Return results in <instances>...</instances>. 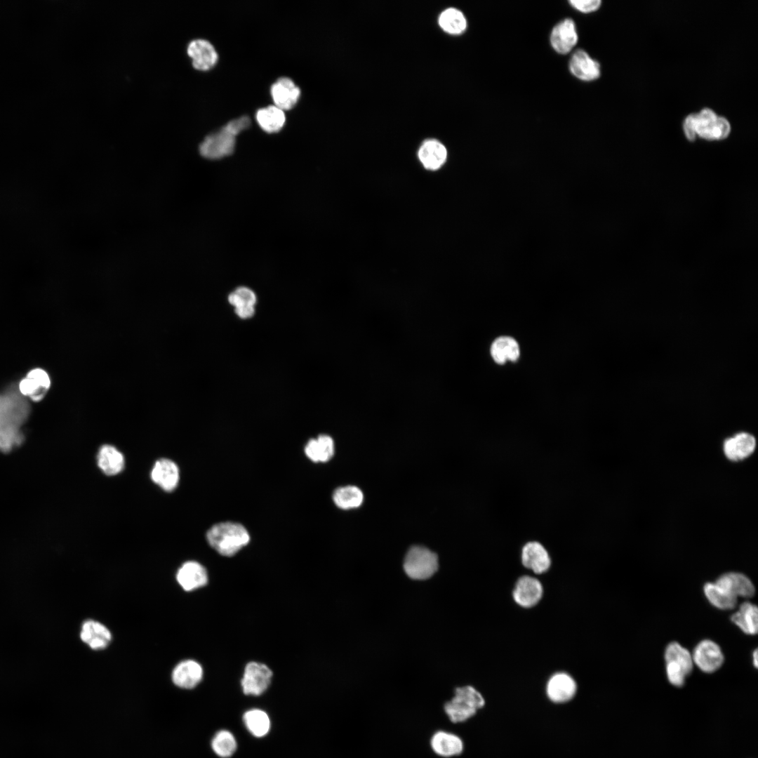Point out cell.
I'll list each match as a JSON object with an SVG mask.
<instances>
[{"label": "cell", "instance_id": "d6986e66", "mask_svg": "<svg viewBox=\"0 0 758 758\" xmlns=\"http://www.w3.org/2000/svg\"><path fill=\"white\" fill-rule=\"evenodd\" d=\"M187 51L192 58V65L197 69L208 70L218 61V55L215 48L206 39H197L191 41Z\"/></svg>", "mask_w": 758, "mask_h": 758}, {"label": "cell", "instance_id": "f1b7e54d", "mask_svg": "<svg viewBox=\"0 0 758 758\" xmlns=\"http://www.w3.org/2000/svg\"><path fill=\"white\" fill-rule=\"evenodd\" d=\"M731 621L747 634H756L758 630V610L756 605L743 602L731 617Z\"/></svg>", "mask_w": 758, "mask_h": 758}, {"label": "cell", "instance_id": "cb8c5ba5", "mask_svg": "<svg viewBox=\"0 0 758 758\" xmlns=\"http://www.w3.org/2000/svg\"><path fill=\"white\" fill-rule=\"evenodd\" d=\"M755 446L756 440L752 434L739 432L724 441V452L729 460L737 461L750 456Z\"/></svg>", "mask_w": 758, "mask_h": 758}, {"label": "cell", "instance_id": "f546056e", "mask_svg": "<svg viewBox=\"0 0 758 758\" xmlns=\"http://www.w3.org/2000/svg\"><path fill=\"white\" fill-rule=\"evenodd\" d=\"M438 23L444 32L453 35L463 34L467 27L465 15L455 7L444 9L439 15Z\"/></svg>", "mask_w": 758, "mask_h": 758}, {"label": "cell", "instance_id": "603a6c76", "mask_svg": "<svg viewBox=\"0 0 758 758\" xmlns=\"http://www.w3.org/2000/svg\"><path fill=\"white\" fill-rule=\"evenodd\" d=\"M447 154L444 144L435 139L425 140L418 151L420 163L426 169L431 171L441 168L446 162Z\"/></svg>", "mask_w": 758, "mask_h": 758}, {"label": "cell", "instance_id": "9a60e30c", "mask_svg": "<svg viewBox=\"0 0 758 758\" xmlns=\"http://www.w3.org/2000/svg\"><path fill=\"white\" fill-rule=\"evenodd\" d=\"M150 477L161 489L171 492L178 485L180 470L174 461L168 458H160L153 465Z\"/></svg>", "mask_w": 758, "mask_h": 758}, {"label": "cell", "instance_id": "4dcf8cb0", "mask_svg": "<svg viewBox=\"0 0 758 758\" xmlns=\"http://www.w3.org/2000/svg\"><path fill=\"white\" fill-rule=\"evenodd\" d=\"M256 119L265 131L272 133L282 128L285 124L286 117L284 110L275 105H270L258 109L256 113Z\"/></svg>", "mask_w": 758, "mask_h": 758}, {"label": "cell", "instance_id": "7c38bea8", "mask_svg": "<svg viewBox=\"0 0 758 758\" xmlns=\"http://www.w3.org/2000/svg\"><path fill=\"white\" fill-rule=\"evenodd\" d=\"M543 596V587L536 578L524 575L517 580L512 591L514 602L521 607L529 609L537 605Z\"/></svg>", "mask_w": 758, "mask_h": 758}, {"label": "cell", "instance_id": "ab89813d", "mask_svg": "<svg viewBox=\"0 0 758 758\" xmlns=\"http://www.w3.org/2000/svg\"><path fill=\"white\" fill-rule=\"evenodd\" d=\"M228 301H229L230 305H232V306L234 307V308H237V307L244 305L241 299L240 298L239 295L235 291L232 292L229 295Z\"/></svg>", "mask_w": 758, "mask_h": 758}, {"label": "cell", "instance_id": "ba28073f", "mask_svg": "<svg viewBox=\"0 0 758 758\" xmlns=\"http://www.w3.org/2000/svg\"><path fill=\"white\" fill-rule=\"evenodd\" d=\"M235 137L225 126L204 139L199 145V153L203 157L212 160L229 156L234 150Z\"/></svg>", "mask_w": 758, "mask_h": 758}, {"label": "cell", "instance_id": "3957f363", "mask_svg": "<svg viewBox=\"0 0 758 758\" xmlns=\"http://www.w3.org/2000/svg\"><path fill=\"white\" fill-rule=\"evenodd\" d=\"M206 540L218 554L232 557L248 544L251 537L242 524L223 521L214 524L208 530Z\"/></svg>", "mask_w": 758, "mask_h": 758}, {"label": "cell", "instance_id": "8fae6325", "mask_svg": "<svg viewBox=\"0 0 758 758\" xmlns=\"http://www.w3.org/2000/svg\"><path fill=\"white\" fill-rule=\"evenodd\" d=\"M51 378L43 368L30 370L17 385L19 392L28 400L38 402L45 397L51 387Z\"/></svg>", "mask_w": 758, "mask_h": 758}, {"label": "cell", "instance_id": "60d3db41", "mask_svg": "<svg viewBox=\"0 0 758 758\" xmlns=\"http://www.w3.org/2000/svg\"><path fill=\"white\" fill-rule=\"evenodd\" d=\"M752 656H753V663H754L755 667H757V649H755L754 651Z\"/></svg>", "mask_w": 758, "mask_h": 758}, {"label": "cell", "instance_id": "4fadbf2b", "mask_svg": "<svg viewBox=\"0 0 758 758\" xmlns=\"http://www.w3.org/2000/svg\"><path fill=\"white\" fill-rule=\"evenodd\" d=\"M568 70L575 78L585 82L595 81L601 75L599 62L581 48L572 53L568 61Z\"/></svg>", "mask_w": 758, "mask_h": 758}, {"label": "cell", "instance_id": "e0dca14e", "mask_svg": "<svg viewBox=\"0 0 758 758\" xmlns=\"http://www.w3.org/2000/svg\"><path fill=\"white\" fill-rule=\"evenodd\" d=\"M176 580L184 590L192 591L207 584L208 573L206 569L200 563L187 561L178 568Z\"/></svg>", "mask_w": 758, "mask_h": 758}, {"label": "cell", "instance_id": "277c9868", "mask_svg": "<svg viewBox=\"0 0 758 758\" xmlns=\"http://www.w3.org/2000/svg\"><path fill=\"white\" fill-rule=\"evenodd\" d=\"M485 704L483 696L473 686L457 687L453 697L444 704V712L453 724L462 723L476 714Z\"/></svg>", "mask_w": 758, "mask_h": 758}, {"label": "cell", "instance_id": "ac0fdd59", "mask_svg": "<svg viewBox=\"0 0 758 758\" xmlns=\"http://www.w3.org/2000/svg\"><path fill=\"white\" fill-rule=\"evenodd\" d=\"M577 685L573 678L566 672H557L549 679L546 691L548 698L554 703L570 700L576 694Z\"/></svg>", "mask_w": 758, "mask_h": 758}, {"label": "cell", "instance_id": "7a4b0ae2", "mask_svg": "<svg viewBox=\"0 0 758 758\" xmlns=\"http://www.w3.org/2000/svg\"><path fill=\"white\" fill-rule=\"evenodd\" d=\"M683 130L689 140H694L696 137L707 140H721L730 134L731 125L726 118L718 116L711 109L704 108L685 118Z\"/></svg>", "mask_w": 758, "mask_h": 758}, {"label": "cell", "instance_id": "2e32d148", "mask_svg": "<svg viewBox=\"0 0 758 758\" xmlns=\"http://www.w3.org/2000/svg\"><path fill=\"white\" fill-rule=\"evenodd\" d=\"M430 746L432 752L441 758L458 756L464 749L463 742L458 736L444 730H438L431 736Z\"/></svg>", "mask_w": 758, "mask_h": 758}, {"label": "cell", "instance_id": "484cf974", "mask_svg": "<svg viewBox=\"0 0 758 758\" xmlns=\"http://www.w3.org/2000/svg\"><path fill=\"white\" fill-rule=\"evenodd\" d=\"M96 459L98 467L108 476L118 474L124 470L125 465L122 453L110 444H104L100 446Z\"/></svg>", "mask_w": 758, "mask_h": 758}, {"label": "cell", "instance_id": "d6a6232c", "mask_svg": "<svg viewBox=\"0 0 758 758\" xmlns=\"http://www.w3.org/2000/svg\"><path fill=\"white\" fill-rule=\"evenodd\" d=\"M704 593L713 606L722 610L733 609L738 602L736 597L729 594L715 583H706L704 586Z\"/></svg>", "mask_w": 758, "mask_h": 758}, {"label": "cell", "instance_id": "30bf717a", "mask_svg": "<svg viewBox=\"0 0 758 758\" xmlns=\"http://www.w3.org/2000/svg\"><path fill=\"white\" fill-rule=\"evenodd\" d=\"M578 42V33L574 20L566 18L552 29L550 43L552 49L560 55L571 52Z\"/></svg>", "mask_w": 758, "mask_h": 758}, {"label": "cell", "instance_id": "8d00e7d4", "mask_svg": "<svg viewBox=\"0 0 758 758\" xmlns=\"http://www.w3.org/2000/svg\"><path fill=\"white\" fill-rule=\"evenodd\" d=\"M251 124V121L248 117L243 116L239 118L232 120L227 123L226 128L234 135H238L243 130L246 129Z\"/></svg>", "mask_w": 758, "mask_h": 758}, {"label": "cell", "instance_id": "9c48e42d", "mask_svg": "<svg viewBox=\"0 0 758 758\" xmlns=\"http://www.w3.org/2000/svg\"><path fill=\"white\" fill-rule=\"evenodd\" d=\"M272 674V670L266 665L257 662L248 663L244 668L241 681L244 693L261 695L270 686Z\"/></svg>", "mask_w": 758, "mask_h": 758}, {"label": "cell", "instance_id": "d590c367", "mask_svg": "<svg viewBox=\"0 0 758 758\" xmlns=\"http://www.w3.org/2000/svg\"><path fill=\"white\" fill-rule=\"evenodd\" d=\"M570 6L582 13H590L597 11L601 5L600 0H570Z\"/></svg>", "mask_w": 758, "mask_h": 758}, {"label": "cell", "instance_id": "f35d334b", "mask_svg": "<svg viewBox=\"0 0 758 758\" xmlns=\"http://www.w3.org/2000/svg\"><path fill=\"white\" fill-rule=\"evenodd\" d=\"M234 309L236 314L241 319L251 318L255 313L254 306L250 305L244 304Z\"/></svg>", "mask_w": 758, "mask_h": 758}, {"label": "cell", "instance_id": "5b68a950", "mask_svg": "<svg viewBox=\"0 0 758 758\" xmlns=\"http://www.w3.org/2000/svg\"><path fill=\"white\" fill-rule=\"evenodd\" d=\"M437 555L423 546H413L407 552L404 561L406 575L414 580H425L438 569Z\"/></svg>", "mask_w": 758, "mask_h": 758}, {"label": "cell", "instance_id": "74e56055", "mask_svg": "<svg viewBox=\"0 0 758 758\" xmlns=\"http://www.w3.org/2000/svg\"><path fill=\"white\" fill-rule=\"evenodd\" d=\"M234 291L239 295L244 304L253 306L255 305L257 298L251 289L245 286H240L235 289Z\"/></svg>", "mask_w": 758, "mask_h": 758}, {"label": "cell", "instance_id": "8992f818", "mask_svg": "<svg viewBox=\"0 0 758 758\" xmlns=\"http://www.w3.org/2000/svg\"><path fill=\"white\" fill-rule=\"evenodd\" d=\"M666 673L669 681L681 686L693 670V662L689 651L677 642H671L665 652Z\"/></svg>", "mask_w": 758, "mask_h": 758}, {"label": "cell", "instance_id": "5bb4252c", "mask_svg": "<svg viewBox=\"0 0 758 758\" xmlns=\"http://www.w3.org/2000/svg\"><path fill=\"white\" fill-rule=\"evenodd\" d=\"M693 663L702 671L712 673L717 670L724 663V655L718 644L713 641H701L694 649L692 655Z\"/></svg>", "mask_w": 758, "mask_h": 758}, {"label": "cell", "instance_id": "4316f807", "mask_svg": "<svg viewBox=\"0 0 758 758\" xmlns=\"http://www.w3.org/2000/svg\"><path fill=\"white\" fill-rule=\"evenodd\" d=\"M335 446L331 437L320 434L310 439L305 446L306 456L314 463H326L334 455Z\"/></svg>", "mask_w": 758, "mask_h": 758}, {"label": "cell", "instance_id": "e575fe53", "mask_svg": "<svg viewBox=\"0 0 758 758\" xmlns=\"http://www.w3.org/2000/svg\"><path fill=\"white\" fill-rule=\"evenodd\" d=\"M211 747L218 756L222 758L230 757L236 751V739L230 731L222 730L215 735Z\"/></svg>", "mask_w": 758, "mask_h": 758}, {"label": "cell", "instance_id": "7402d4cb", "mask_svg": "<svg viewBox=\"0 0 758 758\" xmlns=\"http://www.w3.org/2000/svg\"><path fill=\"white\" fill-rule=\"evenodd\" d=\"M719 587L738 598L752 597L755 587L752 582L744 574L730 572L722 575L715 582Z\"/></svg>", "mask_w": 758, "mask_h": 758}, {"label": "cell", "instance_id": "6da1fadb", "mask_svg": "<svg viewBox=\"0 0 758 758\" xmlns=\"http://www.w3.org/2000/svg\"><path fill=\"white\" fill-rule=\"evenodd\" d=\"M31 408L29 400L11 385L0 392V451L6 453L20 445L24 439L22 427Z\"/></svg>", "mask_w": 758, "mask_h": 758}, {"label": "cell", "instance_id": "d4e9b609", "mask_svg": "<svg viewBox=\"0 0 758 758\" xmlns=\"http://www.w3.org/2000/svg\"><path fill=\"white\" fill-rule=\"evenodd\" d=\"M81 640L93 650L105 649L112 640L110 631L102 623L93 620H86L80 632Z\"/></svg>", "mask_w": 758, "mask_h": 758}, {"label": "cell", "instance_id": "52a82bcc", "mask_svg": "<svg viewBox=\"0 0 758 758\" xmlns=\"http://www.w3.org/2000/svg\"><path fill=\"white\" fill-rule=\"evenodd\" d=\"M519 561L526 569L538 575L547 572L553 562L547 547L538 540H529L522 545Z\"/></svg>", "mask_w": 758, "mask_h": 758}, {"label": "cell", "instance_id": "1f68e13d", "mask_svg": "<svg viewBox=\"0 0 758 758\" xmlns=\"http://www.w3.org/2000/svg\"><path fill=\"white\" fill-rule=\"evenodd\" d=\"M335 505L342 510H350L359 507L363 500L362 491L354 486H341L333 493Z\"/></svg>", "mask_w": 758, "mask_h": 758}, {"label": "cell", "instance_id": "83f0119b", "mask_svg": "<svg viewBox=\"0 0 758 758\" xmlns=\"http://www.w3.org/2000/svg\"><path fill=\"white\" fill-rule=\"evenodd\" d=\"M491 355L496 363L504 364L507 361H515L520 355L518 343L512 337L497 338L491 346Z\"/></svg>", "mask_w": 758, "mask_h": 758}, {"label": "cell", "instance_id": "836d02e7", "mask_svg": "<svg viewBox=\"0 0 758 758\" xmlns=\"http://www.w3.org/2000/svg\"><path fill=\"white\" fill-rule=\"evenodd\" d=\"M243 719L247 729L255 737L265 736L270 731V717L262 710L252 709L246 712Z\"/></svg>", "mask_w": 758, "mask_h": 758}, {"label": "cell", "instance_id": "ffe728a7", "mask_svg": "<svg viewBox=\"0 0 758 758\" xmlns=\"http://www.w3.org/2000/svg\"><path fill=\"white\" fill-rule=\"evenodd\" d=\"M270 93L275 106L282 110L293 107L300 95V88L288 77H281L274 83Z\"/></svg>", "mask_w": 758, "mask_h": 758}, {"label": "cell", "instance_id": "44dd1931", "mask_svg": "<svg viewBox=\"0 0 758 758\" xmlns=\"http://www.w3.org/2000/svg\"><path fill=\"white\" fill-rule=\"evenodd\" d=\"M203 677V668L197 661L185 660L179 663L172 672L173 682L182 689H190L199 684Z\"/></svg>", "mask_w": 758, "mask_h": 758}]
</instances>
